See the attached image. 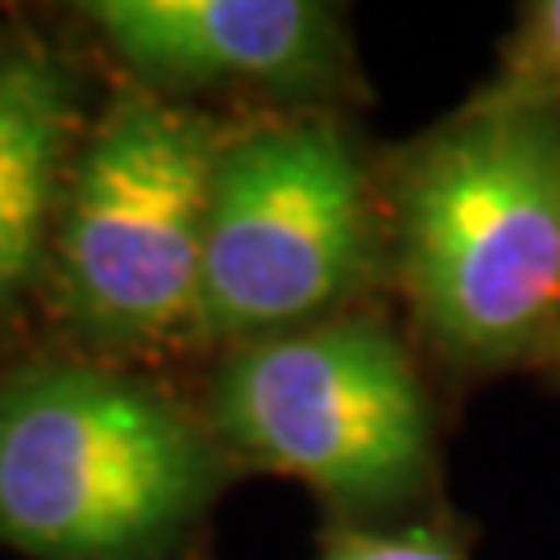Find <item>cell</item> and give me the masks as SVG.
<instances>
[{"label": "cell", "mask_w": 560, "mask_h": 560, "mask_svg": "<svg viewBox=\"0 0 560 560\" xmlns=\"http://www.w3.org/2000/svg\"><path fill=\"white\" fill-rule=\"evenodd\" d=\"M402 279L460 361L502 365L560 337V108L457 113L399 175Z\"/></svg>", "instance_id": "cell-1"}, {"label": "cell", "mask_w": 560, "mask_h": 560, "mask_svg": "<svg viewBox=\"0 0 560 560\" xmlns=\"http://www.w3.org/2000/svg\"><path fill=\"white\" fill-rule=\"evenodd\" d=\"M212 490L200 428L96 365H42L0 390V540L38 560H141Z\"/></svg>", "instance_id": "cell-2"}, {"label": "cell", "mask_w": 560, "mask_h": 560, "mask_svg": "<svg viewBox=\"0 0 560 560\" xmlns=\"http://www.w3.org/2000/svg\"><path fill=\"white\" fill-rule=\"evenodd\" d=\"M374 212L353 141L324 113L224 138L203 229L196 332L249 345L320 324L361 282Z\"/></svg>", "instance_id": "cell-3"}, {"label": "cell", "mask_w": 560, "mask_h": 560, "mask_svg": "<svg viewBox=\"0 0 560 560\" xmlns=\"http://www.w3.org/2000/svg\"><path fill=\"white\" fill-rule=\"evenodd\" d=\"M221 145L203 113L150 92H125L104 108L71 171L55 241L62 303L92 337L196 332Z\"/></svg>", "instance_id": "cell-4"}, {"label": "cell", "mask_w": 560, "mask_h": 560, "mask_svg": "<svg viewBox=\"0 0 560 560\" xmlns=\"http://www.w3.org/2000/svg\"><path fill=\"white\" fill-rule=\"evenodd\" d=\"M212 420L245 460L349 506L411 499L432 465L416 365L374 320L237 345L212 386Z\"/></svg>", "instance_id": "cell-5"}, {"label": "cell", "mask_w": 560, "mask_h": 560, "mask_svg": "<svg viewBox=\"0 0 560 560\" xmlns=\"http://www.w3.org/2000/svg\"><path fill=\"white\" fill-rule=\"evenodd\" d=\"M88 21L138 75L320 101L349 80L340 18L312 0H96Z\"/></svg>", "instance_id": "cell-6"}, {"label": "cell", "mask_w": 560, "mask_h": 560, "mask_svg": "<svg viewBox=\"0 0 560 560\" xmlns=\"http://www.w3.org/2000/svg\"><path fill=\"white\" fill-rule=\"evenodd\" d=\"M75 129V88L42 46L0 55V312L38 275Z\"/></svg>", "instance_id": "cell-7"}, {"label": "cell", "mask_w": 560, "mask_h": 560, "mask_svg": "<svg viewBox=\"0 0 560 560\" xmlns=\"http://www.w3.org/2000/svg\"><path fill=\"white\" fill-rule=\"evenodd\" d=\"M560 108V0L523 9L515 34L502 46L499 71L460 113H548Z\"/></svg>", "instance_id": "cell-8"}, {"label": "cell", "mask_w": 560, "mask_h": 560, "mask_svg": "<svg viewBox=\"0 0 560 560\" xmlns=\"http://www.w3.org/2000/svg\"><path fill=\"white\" fill-rule=\"evenodd\" d=\"M324 560H465L457 544H448L436 532L423 527H407V532H337Z\"/></svg>", "instance_id": "cell-9"}]
</instances>
